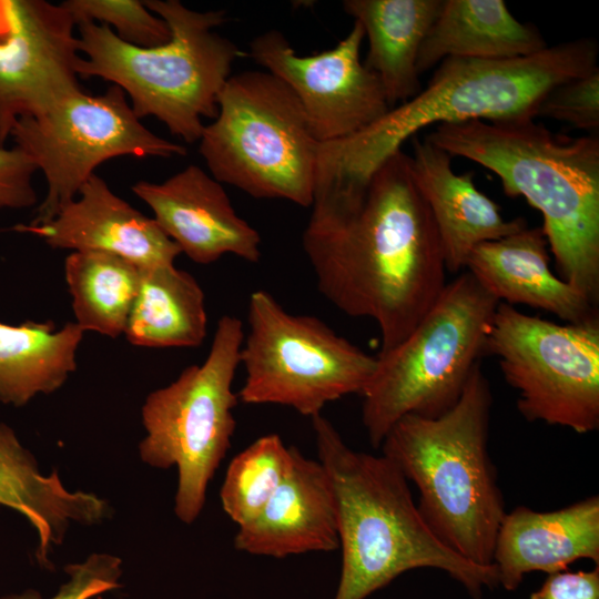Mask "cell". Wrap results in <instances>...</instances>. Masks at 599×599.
<instances>
[{
    "label": "cell",
    "instance_id": "obj_12",
    "mask_svg": "<svg viewBox=\"0 0 599 599\" xmlns=\"http://www.w3.org/2000/svg\"><path fill=\"white\" fill-rule=\"evenodd\" d=\"M10 138L33 160L47 183L31 224L54 217L110 159L186 155L184 145L144 126L124 91L113 84L100 94L82 90L45 113L19 119Z\"/></svg>",
    "mask_w": 599,
    "mask_h": 599
},
{
    "label": "cell",
    "instance_id": "obj_15",
    "mask_svg": "<svg viewBox=\"0 0 599 599\" xmlns=\"http://www.w3.org/2000/svg\"><path fill=\"white\" fill-rule=\"evenodd\" d=\"M131 189L195 263L211 264L226 254L260 261V233L235 212L222 184L200 166L190 164L160 183L138 181Z\"/></svg>",
    "mask_w": 599,
    "mask_h": 599
},
{
    "label": "cell",
    "instance_id": "obj_25",
    "mask_svg": "<svg viewBox=\"0 0 599 599\" xmlns=\"http://www.w3.org/2000/svg\"><path fill=\"white\" fill-rule=\"evenodd\" d=\"M138 296L124 331L135 346L196 347L205 336V296L197 281L175 265L141 268Z\"/></svg>",
    "mask_w": 599,
    "mask_h": 599
},
{
    "label": "cell",
    "instance_id": "obj_27",
    "mask_svg": "<svg viewBox=\"0 0 599 599\" xmlns=\"http://www.w3.org/2000/svg\"><path fill=\"white\" fill-rule=\"evenodd\" d=\"M293 447L267 434L231 460L220 491L222 508L237 527L253 520L287 477Z\"/></svg>",
    "mask_w": 599,
    "mask_h": 599
},
{
    "label": "cell",
    "instance_id": "obj_11",
    "mask_svg": "<svg viewBox=\"0 0 599 599\" xmlns=\"http://www.w3.org/2000/svg\"><path fill=\"white\" fill-rule=\"evenodd\" d=\"M485 354L498 359L525 419L598 429L599 321L558 324L499 303Z\"/></svg>",
    "mask_w": 599,
    "mask_h": 599
},
{
    "label": "cell",
    "instance_id": "obj_18",
    "mask_svg": "<svg viewBox=\"0 0 599 599\" xmlns=\"http://www.w3.org/2000/svg\"><path fill=\"white\" fill-rule=\"evenodd\" d=\"M580 559L599 566V497L551 511L518 506L506 512L493 555L498 586L516 590L531 571L568 569Z\"/></svg>",
    "mask_w": 599,
    "mask_h": 599
},
{
    "label": "cell",
    "instance_id": "obj_2",
    "mask_svg": "<svg viewBox=\"0 0 599 599\" xmlns=\"http://www.w3.org/2000/svg\"><path fill=\"white\" fill-rule=\"evenodd\" d=\"M451 158L494 172L509 196H522L561 278L595 305L599 298V136L570 138L535 118L439 124L425 138Z\"/></svg>",
    "mask_w": 599,
    "mask_h": 599
},
{
    "label": "cell",
    "instance_id": "obj_30",
    "mask_svg": "<svg viewBox=\"0 0 599 599\" xmlns=\"http://www.w3.org/2000/svg\"><path fill=\"white\" fill-rule=\"evenodd\" d=\"M69 580L49 599H91L120 587L121 558L103 552L90 555L85 560L64 567ZM0 599H43L35 590L13 593Z\"/></svg>",
    "mask_w": 599,
    "mask_h": 599
},
{
    "label": "cell",
    "instance_id": "obj_17",
    "mask_svg": "<svg viewBox=\"0 0 599 599\" xmlns=\"http://www.w3.org/2000/svg\"><path fill=\"white\" fill-rule=\"evenodd\" d=\"M236 550L274 558L339 548L337 502L322 463L293 447L291 470L265 508L237 527Z\"/></svg>",
    "mask_w": 599,
    "mask_h": 599
},
{
    "label": "cell",
    "instance_id": "obj_8",
    "mask_svg": "<svg viewBox=\"0 0 599 599\" xmlns=\"http://www.w3.org/2000/svg\"><path fill=\"white\" fill-rule=\"evenodd\" d=\"M199 152L212 176L256 199L312 206L319 142L294 92L268 71L231 75Z\"/></svg>",
    "mask_w": 599,
    "mask_h": 599
},
{
    "label": "cell",
    "instance_id": "obj_3",
    "mask_svg": "<svg viewBox=\"0 0 599 599\" xmlns=\"http://www.w3.org/2000/svg\"><path fill=\"white\" fill-rule=\"evenodd\" d=\"M598 53L597 41L582 38L509 60L445 59L415 97L348 138L321 143L316 182L363 185L384 160L433 125L535 118L547 91L596 69Z\"/></svg>",
    "mask_w": 599,
    "mask_h": 599
},
{
    "label": "cell",
    "instance_id": "obj_7",
    "mask_svg": "<svg viewBox=\"0 0 599 599\" xmlns=\"http://www.w3.org/2000/svg\"><path fill=\"white\" fill-rule=\"evenodd\" d=\"M498 304L465 271L446 283L400 344L379 353L361 394L362 422L374 448L402 417H437L458 402L485 355Z\"/></svg>",
    "mask_w": 599,
    "mask_h": 599
},
{
    "label": "cell",
    "instance_id": "obj_22",
    "mask_svg": "<svg viewBox=\"0 0 599 599\" xmlns=\"http://www.w3.org/2000/svg\"><path fill=\"white\" fill-rule=\"evenodd\" d=\"M548 47L540 31L516 19L502 0H443L418 53L424 72L448 58L509 60Z\"/></svg>",
    "mask_w": 599,
    "mask_h": 599
},
{
    "label": "cell",
    "instance_id": "obj_1",
    "mask_svg": "<svg viewBox=\"0 0 599 599\" xmlns=\"http://www.w3.org/2000/svg\"><path fill=\"white\" fill-rule=\"evenodd\" d=\"M302 244L321 294L348 316L374 319L380 352L414 331L447 283L439 236L403 150L362 186L315 189Z\"/></svg>",
    "mask_w": 599,
    "mask_h": 599
},
{
    "label": "cell",
    "instance_id": "obj_9",
    "mask_svg": "<svg viewBox=\"0 0 599 599\" xmlns=\"http://www.w3.org/2000/svg\"><path fill=\"white\" fill-rule=\"evenodd\" d=\"M244 334L240 318L222 316L205 361L151 392L142 406L140 458L158 469L176 467L174 512L186 525L202 512L207 486L231 447L238 403L233 380Z\"/></svg>",
    "mask_w": 599,
    "mask_h": 599
},
{
    "label": "cell",
    "instance_id": "obj_19",
    "mask_svg": "<svg viewBox=\"0 0 599 599\" xmlns=\"http://www.w3.org/2000/svg\"><path fill=\"white\" fill-rule=\"evenodd\" d=\"M410 169L435 223L447 272L465 270L479 244L527 226L522 217L507 220L500 207L477 189L474 174H457L453 158L426 139L413 138Z\"/></svg>",
    "mask_w": 599,
    "mask_h": 599
},
{
    "label": "cell",
    "instance_id": "obj_26",
    "mask_svg": "<svg viewBox=\"0 0 599 599\" xmlns=\"http://www.w3.org/2000/svg\"><path fill=\"white\" fill-rule=\"evenodd\" d=\"M142 270L105 252L79 251L64 262L75 323L109 337L124 334L138 296Z\"/></svg>",
    "mask_w": 599,
    "mask_h": 599
},
{
    "label": "cell",
    "instance_id": "obj_24",
    "mask_svg": "<svg viewBox=\"0 0 599 599\" xmlns=\"http://www.w3.org/2000/svg\"><path fill=\"white\" fill-rule=\"evenodd\" d=\"M83 334L75 322L0 323V403L21 407L58 390L77 369Z\"/></svg>",
    "mask_w": 599,
    "mask_h": 599
},
{
    "label": "cell",
    "instance_id": "obj_29",
    "mask_svg": "<svg viewBox=\"0 0 599 599\" xmlns=\"http://www.w3.org/2000/svg\"><path fill=\"white\" fill-rule=\"evenodd\" d=\"M565 122L597 134L599 130V68L568 79L550 90L539 101L535 118Z\"/></svg>",
    "mask_w": 599,
    "mask_h": 599
},
{
    "label": "cell",
    "instance_id": "obj_20",
    "mask_svg": "<svg viewBox=\"0 0 599 599\" xmlns=\"http://www.w3.org/2000/svg\"><path fill=\"white\" fill-rule=\"evenodd\" d=\"M547 245L541 226L527 225L477 245L465 270L499 303L542 309L565 323L599 321L597 305L552 273Z\"/></svg>",
    "mask_w": 599,
    "mask_h": 599
},
{
    "label": "cell",
    "instance_id": "obj_14",
    "mask_svg": "<svg viewBox=\"0 0 599 599\" xmlns=\"http://www.w3.org/2000/svg\"><path fill=\"white\" fill-rule=\"evenodd\" d=\"M75 24L61 3L0 0V145L21 118L82 91Z\"/></svg>",
    "mask_w": 599,
    "mask_h": 599
},
{
    "label": "cell",
    "instance_id": "obj_16",
    "mask_svg": "<svg viewBox=\"0 0 599 599\" xmlns=\"http://www.w3.org/2000/svg\"><path fill=\"white\" fill-rule=\"evenodd\" d=\"M13 230L34 234L53 248L105 252L141 268L174 265L181 254L153 217L113 193L97 174L50 221Z\"/></svg>",
    "mask_w": 599,
    "mask_h": 599
},
{
    "label": "cell",
    "instance_id": "obj_6",
    "mask_svg": "<svg viewBox=\"0 0 599 599\" xmlns=\"http://www.w3.org/2000/svg\"><path fill=\"white\" fill-rule=\"evenodd\" d=\"M143 2L167 23L171 39L141 48L123 42L104 24L81 21L75 26L79 75L119 87L140 120L155 116L172 135L194 143L205 125L202 119L217 114V95L234 61L248 54L214 31L226 19L223 10L196 11L179 0Z\"/></svg>",
    "mask_w": 599,
    "mask_h": 599
},
{
    "label": "cell",
    "instance_id": "obj_13",
    "mask_svg": "<svg viewBox=\"0 0 599 599\" xmlns=\"http://www.w3.org/2000/svg\"><path fill=\"white\" fill-rule=\"evenodd\" d=\"M364 39L354 21L332 49L298 55L284 33L272 29L250 42L247 54L288 85L316 140L329 143L362 131L390 109L378 78L361 59Z\"/></svg>",
    "mask_w": 599,
    "mask_h": 599
},
{
    "label": "cell",
    "instance_id": "obj_32",
    "mask_svg": "<svg viewBox=\"0 0 599 599\" xmlns=\"http://www.w3.org/2000/svg\"><path fill=\"white\" fill-rule=\"evenodd\" d=\"M529 599H599V566L591 570L566 569L549 573Z\"/></svg>",
    "mask_w": 599,
    "mask_h": 599
},
{
    "label": "cell",
    "instance_id": "obj_28",
    "mask_svg": "<svg viewBox=\"0 0 599 599\" xmlns=\"http://www.w3.org/2000/svg\"><path fill=\"white\" fill-rule=\"evenodd\" d=\"M74 24L92 21L109 27L125 43L152 48L171 39L167 23L139 0H65Z\"/></svg>",
    "mask_w": 599,
    "mask_h": 599
},
{
    "label": "cell",
    "instance_id": "obj_10",
    "mask_svg": "<svg viewBox=\"0 0 599 599\" xmlns=\"http://www.w3.org/2000/svg\"><path fill=\"white\" fill-rule=\"evenodd\" d=\"M247 323L237 394L244 404L286 406L312 418L331 402L361 395L375 372L376 357L319 318L286 312L266 291L251 294Z\"/></svg>",
    "mask_w": 599,
    "mask_h": 599
},
{
    "label": "cell",
    "instance_id": "obj_4",
    "mask_svg": "<svg viewBox=\"0 0 599 599\" xmlns=\"http://www.w3.org/2000/svg\"><path fill=\"white\" fill-rule=\"evenodd\" d=\"M312 425L337 502L342 570L335 599H365L418 568L446 572L474 599L498 587L494 566L473 564L436 537L388 458L351 448L322 414Z\"/></svg>",
    "mask_w": 599,
    "mask_h": 599
},
{
    "label": "cell",
    "instance_id": "obj_5",
    "mask_svg": "<svg viewBox=\"0 0 599 599\" xmlns=\"http://www.w3.org/2000/svg\"><path fill=\"white\" fill-rule=\"evenodd\" d=\"M493 407L480 364L458 402L437 417L406 415L380 448L419 491L418 510L436 537L464 559L493 566L506 515L488 439Z\"/></svg>",
    "mask_w": 599,
    "mask_h": 599
},
{
    "label": "cell",
    "instance_id": "obj_31",
    "mask_svg": "<svg viewBox=\"0 0 599 599\" xmlns=\"http://www.w3.org/2000/svg\"><path fill=\"white\" fill-rule=\"evenodd\" d=\"M33 160L21 149L0 145V210H24L38 203Z\"/></svg>",
    "mask_w": 599,
    "mask_h": 599
},
{
    "label": "cell",
    "instance_id": "obj_21",
    "mask_svg": "<svg viewBox=\"0 0 599 599\" xmlns=\"http://www.w3.org/2000/svg\"><path fill=\"white\" fill-rule=\"evenodd\" d=\"M0 507L18 511L34 528L35 557L45 567L71 524L93 526L111 514L103 498L67 489L55 470L43 475L33 454L4 423H0Z\"/></svg>",
    "mask_w": 599,
    "mask_h": 599
},
{
    "label": "cell",
    "instance_id": "obj_23",
    "mask_svg": "<svg viewBox=\"0 0 599 599\" xmlns=\"http://www.w3.org/2000/svg\"><path fill=\"white\" fill-rule=\"evenodd\" d=\"M441 1H343L344 11L364 30L368 41L364 64L378 78L390 109L422 90L418 53Z\"/></svg>",
    "mask_w": 599,
    "mask_h": 599
}]
</instances>
